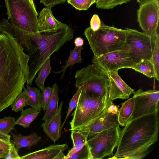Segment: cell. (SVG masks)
Returning a JSON list of instances; mask_svg holds the SVG:
<instances>
[{"mask_svg": "<svg viewBox=\"0 0 159 159\" xmlns=\"http://www.w3.org/2000/svg\"><path fill=\"white\" fill-rule=\"evenodd\" d=\"M0 34V112L11 106L25 87L30 56L16 39Z\"/></svg>", "mask_w": 159, "mask_h": 159, "instance_id": "cell-1", "label": "cell"}, {"mask_svg": "<svg viewBox=\"0 0 159 159\" xmlns=\"http://www.w3.org/2000/svg\"><path fill=\"white\" fill-rule=\"evenodd\" d=\"M158 112L146 115L129 122L121 130L117 148L110 159H140L158 139Z\"/></svg>", "mask_w": 159, "mask_h": 159, "instance_id": "cell-2", "label": "cell"}, {"mask_svg": "<svg viewBox=\"0 0 159 159\" xmlns=\"http://www.w3.org/2000/svg\"><path fill=\"white\" fill-rule=\"evenodd\" d=\"M30 36L32 42L34 43H33L34 47L32 50H39L36 58L29 65V73L26 82L30 85L46 60L74 37L73 30L69 25L55 31H39L31 33Z\"/></svg>", "mask_w": 159, "mask_h": 159, "instance_id": "cell-3", "label": "cell"}, {"mask_svg": "<svg viewBox=\"0 0 159 159\" xmlns=\"http://www.w3.org/2000/svg\"><path fill=\"white\" fill-rule=\"evenodd\" d=\"M84 34L94 57H98L116 51H129L125 29L107 26L101 22L98 30L93 31L89 27L85 30Z\"/></svg>", "mask_w": 159, "mask_h": 159, "instance_id": "cell-4", "label": "cell"}, {"mask_svg": "<svg viewBox=\"0 0 159 159\" xmlns=\"http://www.w3.org/2000/svg\"><path fill=\"white\" fill-rule=\"evenodd\" d=\"M81 89L77 105L72 113L70 122V130L82 129L105 113L108 108L112 104L109 99H99L88 95L85 90Z\"/></svg>", "mask_w": 159, "mask_h": 159, "instance_id": "cell-5", "label": "cell"}, {"mask_svg": "<svg viewBox=\"0 0 159 159\" xmlns=\"http://www.w3.org/2000/svg\"><path fill=\"white\" fill-rule=\"evenodd\" d=\"M76 88H82L89 96L97 99H109V79L107 73L93 64L77 70L75 75Z\"/></svg>", "mask_w": 159, "mask_h": 159, "instance_id": "cell-6", "label": "cell"}, {"mask_svg": "<svg viewBox=\"0 0 159 159\" xmlns=\"http://www.w3.org/2000/svg\"><path fill=\"white\" fill-rule=\"evenodd\" d=\"M8 20L13 25L32 33L39 32L38 13L30 0H5Z\"/></svg>", "mask_w": 159, "mask_h": 159, "instance_id": "cell-7", "label": "cell"}, {"mask_svg": "<svg viewBox=\"0 0 159 159\" xmlns=\"http://www.w3.org/2000/svg\"><path fill=\"white\" fill-rule=\"evenodd\" d=\"M121 129L119 126L112 127L88 137L87 143L91 159H102L113 155L117 146Z\"/></svg>", "mask_w": 159, "mask_h": 159, "instance_id": "cell-8", "label": "cell"}, {"mask_svg": "<svg viewBox=\"0 0 159 159\" xmlns=\"http://www.w3.org/2000/svg\"><path fill=\"white\" fill-rule=\"evenodd\" d=\"M126 43L135 63L143 59L150 60L154 49L157 30L151 35L140 32L135 29L125 28Z\"/></svg>", "mask_w": 159, "mask_h": 159, "instance_id": "cell-9", "label": "cell"}, {"mask_svg": "<svg viewBox=\"0 0 159 159\" xmlns=\"http://www.w3.org/2000/svg\"><path fill=\"white\" fill-rule=\"evenodd\" d=\"M133 93L134 98V106L129 122L146 115L156 112L158 113V90L149 89L144 91L140 88L134 91Z\"/></svg>", "mask_w": 159, "mask_h": 159, "instance_id": "cell-10", "label": "cell"}, {"mask_svg": "<svg viewBox=\"0 0 159 159\" xmlns=\"http://www.w3.org/2000/svg\"><path fill=\"white\" fill-rule=\"evenodd\" d=\"M92 61L107 72L129 68L135 63L129 51L123 50L112 52L98 57L93 56Z\"/></svg>", "mask_w": 159, "mask_h": 159, "instance_id": "cell-11", "label": "cell"}, {"mask_svg": "<svg viewBox=\"0 0 159 159\" xmlns=\"http://www.w3.org/2000/svg\"><path fill=\"white\" fill-rule=\"evenodd\" d=\"M137 16L139 25L143 32L149 35L152 34L158 27L159 0H152L140 4Z\"/></svg>", "mask_w": 159, "mask_h": 159, "instance_id": "cell-12", "label": "cell"}, {"mask_svg": "<svg viewBox=\"0 0 159 159\" xmlns=\"http://www.w3.org/2000/svg\"><path fill=\"white\" fill-rule=\"evenodd\" d=\"M107 72L109 79V97L110 100L113 102L116 99L128 98L134 90L121 78L117 71Z\"/></svg>", "mask_w": 159, "mask_h": 159, "instance_id": "cell-13", "label": "cell"}, {"mask_svg": "<svg viewBox=\"0 0 159 159\" xmlns=\"http://www.w3.org/2000/svg\"><path fill=\"white\" fill-rule=\"evenodd\" d=\"M117 114L107 111L85 127L78 130L85 133L88 137L102 131L119 126Z\"/></svg>", "mask_w": 159, "mask_h": 159, "instance_id": "cell-14", "label": "cell"}, {"mask_svg": "<svg viewBox=\"0 0 159 159\" xmlns=\"http://www.w3.org/2000/svg\"><path fill=\"white\" fill-rule=\"evenodd\" d=\"M68 148L66 144H53L21 157V159H64V152Z\"/></svg>", "mask_w": 159, "mask_h": 159, "instance_id": "cell-15", "label": "cell"}, {"mask_svg": "<svg viewBox=\"0 0 159 159\" xmlns=\"http://www.w3.org/2000/svg\"><path fill=\"white\" fill-rule=\"evenodd\" d=\"M6 32L15 38L18 43L29 52L34 48L30 35L31 33L24 31L13 25L8 20H5L0 23V32Z\"/></svg>", "mask_w": 159, "mask_h": 159, "instance_id": "cell-16", "label": "cell"}, {"mask_svg": "<svg viewBox=\"0 0 159 159\" xmlns=\"http://www.w3.org/2000/svg\"><path fill=\"white\" fill-rule=\"evenodd\" d=\"M38 23L39 31H55L68 25L57 20L53 16L51 8L46 7L39 14Z\"/></svg>", "mask_w": 159, "mask_h": 159, "instance_id": "cell-17", "label": "cell"}, {"mask_svg": "<svg viewBox=\"0 0 159 159\" xmlns=\"http://www.w3.org/2000/svg\"><path fill=\"white\" fill-rule=\"evenodd\" d=\"M63 102H60L58 110L50 120L44 122L41 125L47 136L55 143L61 137L60 129L61 124V111Z\"/></svg>", "mask_w": 159, "mask_h": 159, "instance_id": "cell-18", "label": "cell"}, {"mask_svg": "<svg viewBox=\"0 0 159 159\" xmlns=\"http://www.w3.org/2000/svg\"><path fill=\"white\" fill-rule=\"evenodd\" d=\"M13 137L11 142L15 145L16 150L18 151L21 148L30 149L35 146L41 139L36 133H34L27 136H24L21 134H16L11 132Z\"/></svg>", "mask_w": 159, "mask_h": 159, "instance_id": "cell-19", "label": "cell"}, {"mask_svg": "<svg viewBox=\"0 0 159 159\" xmlns=\"http://www.w3.org/2000/svg\"><path fill=\"white\" fill-rule=\"evenodd\" d=\"M52 92L48 103L44 110V113L42 120L44 122L50 120L57 113L58 108V86L54 83L52 87Z\"/></svg>", "mask_w": 159, "mask_h": 159, "instance_id": "cell-20", "label": "cell"}, {"mask_svg": "<svg viewBox=\"0 0 159 159\" xmlns=\"http://www.w3.org/2000/svg\"><path fill=\"white\" fill-rule=\"evenodd\" d=\"M134 106V98L133 97L122 103L118 113V121L122 126H125L129 122Z\"/></svg>", "mask_w": 159, "mask_h": 159, "instance_id": "cell-21", "label": "cell"}, {"mask_svg": "<svg viewBox=\"0 0 159 159\" xmlns=\"http://www.w3.org/2000/svg\"><path fill=\"white\" fill-rule=\"evenodd\" d=\"M129 68L142 73L149 78H154L159 80V76L156 72L154 66L149 60L143 59L134 63Z\"/></svg>", "mask_w": 159, "mask_h": 159, "instance_id": "cell-22", "label": "cell"}, {"mask_svg": "<svg viewBox=\"0 0 159 159\" xmlns=\"http://www.w3.org/2000/svg\"><path fill=\"white\" fill-rule=\"evenodd\" d=\"M26 87L24 88L27 97V105L40 112L42 108L41 104V90L36 87H32L26 84Z\"/></svg>", "mask_w": 159, "mask_h": 159, "instance_id": "cell-23", "label": "cell"}, {"mask_svg": "<svg viewBox=\"0 0 159 159\" xmlns=\"http://www.w3.org/2000/svg\"><path fill=\"white\" fill-rule=\"evenodd\" d=\"M71 131V138L73 146L69 150L64 159L80 149L87 143L88 135L85 133L79 130Z\"/></svg>", "mask_w": 159, "mask_h": 159, "instance_id": "cell-24", "label": "cell"}, {"mask_svg": "<svg viewBox=\"0 0 159 159\" xmlns=\"http://www.w3.org/2000/svg\"><path fill=\"white\" fill-rule=\"evenodd\" d=\"M83 47L82 46L75 47L74 48L70 51V55L67 60L66 61L65 65L61 67L62 69L60 70L54 72L55 74H60L62 73V75L60 78L62 79L64 76L66 71L67 68L70 66H73L76 63H81L83 59L81 56V52Z\"/></svg>", "mask_w": 159, "mask_h": 159, "instance_id": "cell-25", "label": "cell"}, {"mask_svg": "<svg viewBox=\"0 0 159 159\" xmlns=\"http://www.w3.org/2000/svg\"><path fill=\"white\" fill-rule=\"evenodd\" d=\"M40 112L31 107L22 109L20 116L16 120L15 124L21 125L24 128H28Z\"/></svg>", "mask_w": 159, "mask_h": 159, "instance_id": "cell-26", "label": "cell"}, {"mask_svg": "<svg viewBox=\"0 0 159 159\" xmlns=\"http://www.w3.org/2000/svg\"><path fill=\"white\" fill-rule=\"evenodd\" d=\"M50 61L51 56H50L39 69L38 76L35 81L36 85L42 92L45 88L44 83L45 80L51 69Z\"/></svg>", "mask_w": 159, "mask_h": 159, "instance_id": "cell-27", "label": "cell"}, {"mask_svg": "<svg viewBox=\"0 0 159 159\" xmlns=\"http://www.w3.org/2000/svg\"><path fill=\"white\" fill-rule=\"evenodd\" d=\"M15 121L14 117L9 116L0 119V132L9 134L12 130L15 129Z\"/></svg>", "mask_w": 159, "mask_h": 159, "instance_id": "cell-28", "label": "cell"}, {"mask_svg": "<svg viewBox=\"0 0 159 159\" xmlns=\"http://www.w3.org/2000/svg\"><path fill=\"white\" fill-rule=\"evenodd\" d=\"M26 105L27 97L26 91L24 90L16 98L11 106L12 110L17 112L21 111Z\"/></svg>", "mask_w": 159, "mask_h": 159, "instance_id": "cell-29", "label": "cell"}, {"mask_svg": "<svg viewBox=\"0 0 159 159\" xmlns=\"http://www.w3.org/2000/svg\"><path fill=\"white\" fill-rule=\"evenodd\" d=\"M131 0H96L97 8L102 9H110L116 6L126 3Z\"/></svg>", "mask_w": 159, "mask_h": 159, "instance_id": "cell-30", "label": "cell"}, {"mask_svg": "<svg viewBox=\"0 0 159 159\" xmlns=\"http://www.w3.org/2000/svg\"><path fill=\"white\" fill-rule=\"evenodd\" d=\"M150 60L154 66L157 74L159 76V35L158 33L156 35L154 49Z\"/></svg>", "mask_w": 159, "mask_h": 159, "instance_id": "cell-31", "label": "cell"}, {"mask_svg": "<svg viewBox=\"0 0 159 159\" xmlns=\"http://www.w3.org/2000/svg\"><path fill=\"white\" fill-rule=\"evenodd\" d=\"M66 159H91L88 143L80 149L67 157Z\"/></svg>", "mask_w": 159, "mask_h": 159, "instance_id": "cell-32", "label": "cell"}, {"mask_svg": "<svg viewBox=\"0 0 159 159\" xmlns=\"http://www.w3.org/2000/svg\"><path fill=\"white\" fill-rule=\"evenodd\" d=\"M68 3L71 5L79 10H87L94 3L96 0H67Z\"/></svg>", "mask_w": 159, "mask_h": 159, "instance_id": "cell-33", "label": "cell"}, {"mask_svg": "<svg viewBox=\"0 0 159 159\" xmlns=\"http://www.w3.org/2000/svg\"><path fill=\"white\" fill-rule=\"evenodd\" d=\"M81 89L80 88H78L76 93L70 99L69 103V106L67 114L64 121L61 124L60 131L62 130L66 120L71 112L75 108L78 100V99L81 93Z\"/></svg>", "mask_w": 159, "mask_h": 159, "instance_id": "cell-34", "label": "cell"}, {"mask_svg": "<svg viewBox=\"0 0 159 159\" xmlns=\"http://www.w3.org/2000/svg\"><path fill=\"white\" fill-rule=\"evenodd\" d=\"M52 92V88L48 86L45 87L41 94V101L42 109L44 111L50 100Z\"/></svg>", "mask_w": 159, "mask_h": 159, "instance_id": "cell-35", "label": "cell"}, {"mask_svg": "<svg viewBox=\"0 0 159 159\" xmlns=\"http://www.w3.org/2000/svg\"><path fill=\"white\" fill-rule=\"evenodd\" d=\"M18 152L15 144L12 143L5 159H21V156L19 155Z\"/></svg>", "mask_w": 159, "mask_h": 159, "instance_id": "cell-36", "label": "cell"}, {"mask_svg": "<svg viewBox=\"0 0 159 159\" xmlns=\"http://www.w3.org/2000/svg\"><path fill=\"white\" fill-rule=\"evenodd\" d=\"M101 21L97 14H94L90 21V27L93 31L98 30L100 27Z\"/></svg>", "mask_w": 159, "mask_h": 159, "instance_id": "cell-37", "label": "cell"}, {"mask_svg": "<svg viewBox=\"0 0 159 159\" xmlns=\"http://www.w3.org/2000/svg\"><path fill=\"white\" fill-rule=\"evenodd\" d=\"M67 0H40V2L47 7L51 8L57 4L64 3Z\"/></svg>", "mask_w": 159, "mask_h": 159, "instance_id": "cell-38", "label": "cell"}, {"mask_svg": "<svg viewBox=\"0 0 159 159\" xmlns=\"http://www.w3.org/2000/svg\"><path fill=\"white\" fill-rule=\"evenodd\" d=\"M11 135L0 132V140L6 143H11Z\"/></svg>", "mask_w": 159, "mask_h": 159, "instance_id": "cell-39", "label": "cell"}, {"mask_svg": "<svg viewBox=\"0 0 159 159\" xmlns=\"http://www.w3.org/2000/svg\"><path fill=\"white\" fill-rule=\"evenodd\" d=\"M119 107V105H115L113 103L108 108L107 111L110 113L118 114Z\"/></svg>", "mask_w": 159, "mask_h": 159, "instance_id": "cell-40", "label": "cell"}, {"mask_svg": "<svg viewBox=\"0 0 159 159\" xmlns=\"http://www.w3.org/2000/svg\"><path fill=\"white\" fill-rule=\"evenodd\" d=\"M74 43L75 47L82 46L84 44V40L80 37H77L74 40Z\"/></svg>", "mask_w": 159, "mask_h": 159, "instance_id": "cell-41", "label": "cell"}, {"mask_svg": "<svg viewBox=\"0 0 159 159\" xmlns=\"http://www.w3.org/2000/svg\"><path fill=\"white\" fill-rule=\"evenodd\" d=\"M12 143H8L0 140V149H9Z\"/></svg>", "mask_w": 159, "mask_h": 159, "instance_id": "cell-42", "label": "cell"}, {"mask_svg": "<svg viewBox=\"0 0 159 159\" xmlns=\"http://www.w3.org/2000/svg\"><path fill=\"white\" fill-rule=\"evenodd\" d=\"M8 150L7 149H0V159H5L7 154Z\"/></svg>", "mask_w": 159, "mask_h": 159, "instance_id": "cell-43", "label": "cell"}, {"mask_svg": "<svg viewBox=\"0 0 159 159\" xmlns=\"http://www.w3.org/2000/svg\"><path fill=\"white\" fill-rule=\"evenodd\" d=\"M137 2L139 4H143L150 1H151L152 0H137Z\"/></svg>", "mask_w": 159, "mask_h": 159, "instance_id": "cell-44", "label": "cell"}, {"mask_svg": "<svg viewBox=\"0 0 159 159\" xmlns=\"http://www.w3.org/2000/svg\"><path fill=\"white\" fill-rule=\"evenodd\" d=\"M31 1H33V0H30Z\"/></svg>", "mask_w": 159, "mask_h": 159, "instance_id": "cell-45", "label": "cell"}]
</instances>
